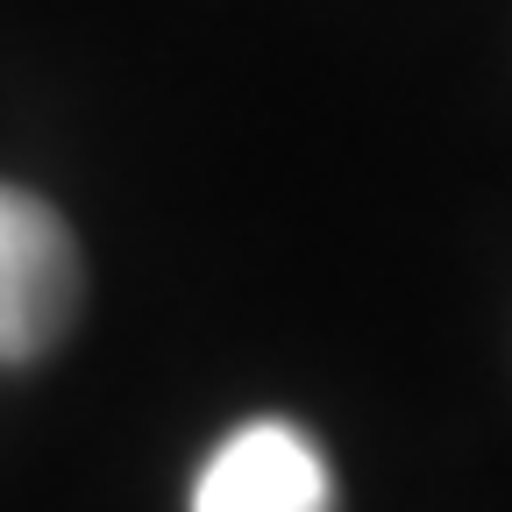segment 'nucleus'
Masks as SVG:
<instances>
[{
	"mask_svg": "<svg viewBox=\"0 0 512 512\" xmlns=\"http://www.w3.org/2000/svg\"><path fill=\"white\" fill-rule=\"evenodd\" d=\"M79 306V249L36 192L0 185V363H36Z\"/></svg>",
	"mask_w": 512,
	"mask_h": 512,
	"instance_id": "nucleus-1",
	"label": "nucleus"
},
{
	"mask_svg": "<svg viewBox=\"0 0 512 512\" xmlns=\"http://www.w3.org/2000/svg\"><path fill=\"white\" fill-rule=\"evenodd\" d=\"M192 512H335V477L292 420H249L207 456Z\"/></svg>",
	"mask_w": 512,
	"mask_h": 512,
	"instance_id": "nucleus-2",
	"label": "nucleus"
}]
</instances>
